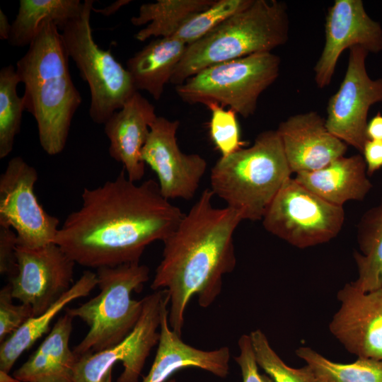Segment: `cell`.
<instances>
[{"instance_id": "6da1fadb", "label": "cell", "mask_w": 382, "mask_h": 382, "mask_svg": "<svg viewBox=\"0 0 382 382\" xmlns=\"http://www.w3.org/2000/svg\"><path fill=\"white\" fill-rule=\"evenodd\" d=\"M81 199L54 243L75 263L90 268L139 262L146 247L163 241L184 215L163 196L157 182L137 185L124 168L114 180L84 188Z\"/></svg>"}, {"instance_id": "7a4b0ae2", "label": "cell", "mask_w": 382, "mask_h": 382, "mask_svg": "<svg viewBox=\"0 0 382 382\" xmlns=\"http://www.w3.org/2000/svg\"><path fill=\"white\" fill-rule=\"evenodd\" d=\"M214 196L205 189L163 241L162 259L151 284L154 291H168V323L180 335L192 296H197L201 307H209L221 293L223 276L236 265L233 233L242 219L228 207H214Z\"/></svg>"}, {"instance_id": "3957f363", "label": "cell", "mask_w": 382, "mask_h": 382, "mask_svg": "<svg viewBox=\"0 0 382 382\" xmlns=\"http://www.w3.org/2000/svg\"><path fill=\"white\" fill-rule=\"evenodd\" d=\"M69 58L57 25L46 21L16 62L24 86L25 109L33 116L40 146L50 156L64 150L72 119L82 102L71 79Z\"/></svg>"}, {"instance_id": "277c9868", "label": "cell", "mask_w": 382, "mask_h": 382, "mask_svg": "<svg viewBox=\"0 0 382 382\" xmlns=\"http://www.w3.org/2000/svg\"><path fill=\"white\" fill-rule=\"evenodd\" d=\"M286 5L277 0H253L198 41L187 45L170 83L176 86L216 64L253 54L271 52L289 39Z\"/></svg>"}, {"instance_id": "5b68a950", "label": "cell", "mask_w": 382, "mask_h": 382, "mask_svg": "<svg viewBox=\"0 0 382 382\" xmlns=\"http://www.w3.org/2000/svg\"><path fill=\"white\" fill-rule=\"evenodd\" d=\"M291 173L278 132L267 130L250 146L221 156L211 169L210 189L242 220H260Z\"/></svg>"}, {"instance_id": "8992f818", "label": "cell", "mask_w": 382, "mask_h": 382, "mask_svg": "<svg viewBox=\"0 0 382 382\" xmlns=\"http://www.w3.org/2000/svg\"><path fill=\"white\" fill-rule=\"evenodd\" d=\"M100 292L66 313L86 323L89 330L74 347L78 358L110 348L122 341L137 323L144 299H132V292H140L149 279V269L139 262L96 269Z\"/></svg>"}, {"instance_id": "52a82bcc", "label": "cell", "mask_w": 382, "mask_h": 382, "mask_svg": "<svg viewBox=\"0 0 382 382\" xmlns=\"http://www.w3.org/2000/svg\"><path fill=\"white\" fill-rule=\"evenodd\" d=\"M280 57L271 52L253 54L209 66L175 86L189 104L216 103L242 117L253 115L260 95L278 78Z\"/></svg>"}, {"instance_id": "ba28073f", "label": "cell", "mask_w": 382, "mask_h": 382, "mask_svg": "<svg viewBox=\"0 0 382 382\" xmlns=\"http://www.w3.org/2000/svg\"><path fill=\"white\" fill-rule=\"evenodd\" d=\"M93 0H85L81 13L69 20L60 30L69 57L91 93L89 115L96 124L107 120L137 91L130 74L95 42L91 26Z\"/></svg>"}, {"instance_id": "9c48e42d", "label": "cell", "mask_w": 382, "mask_h": 382, "mask_svg": "<svg viewBox=\"0 0 382 382\" xmlns=\"http://www.w3.org/2000/svg\"><path fill=\"white\" fill-rule=\"evenodd\" d=\"M264 228L291 245L305 248L329 241L345 221L342 207L332 204L288 179L262 219Z\"/></svg>"}, {"instance_id": "30bf717a", "label": "cell", "mask_w": 382, "mask_h": 382, "mask_svg": "<svg viewBox=\"0 0 382 382\" xmlns=\"http://www.w3.org/2000/svg\"><path fill=\"white\" fill-rule=\"evenodd\" d=\"M143 299L142 313L131 332L110 348L78 358L73 382H100L118 361L124 369L116 382H138L146 359L158 343L162 310L170 301L166 289L154 291Z\"/></svg>"}, {"instance_id": "8fae6325", "label": "cell", "mask_w": 382, "mask_h": 382, "mask_svg": "<svg viewBox=\"0 0 382 382\" xmlns=\"http://www.w3.org/2000/svg\"><path fill=\"white\" fill-rule=\"evenodd\" d=\"M38 178L35 168L16 156L0 176V226L17 234L18 245L35 248L54 243L59 219L49 214L34 192Z\"/></svg>"}, {"instance_id": "7c38bea8", "label": "cell", "mask_w": 382, "mask_h": 382, "mask_svg": "<svg viewBox=\"0 0 382 382\" xmlns=\"http://www.w3.org/2000/svg\"><path fill=\"white\" fill-rule=\"evenodd\" d=\"M349 50L344 79L328 102L325 125L332 135L362 153L368 140L369 110L382 101V79L373 80L369 76L365 64L366 50L360 46Z\"/></svg>"}, {"instance_id": "4fadbf2b", "label": "cell", "mask_w": 382, "mask_h": 382, "mask_svg": "<svg viewBox=\"0 0 382 382\" xmlns=\"http://www.w3.org/2000/svg\"><path fill=\"white\" fill-rule=\"evenodd\" d=\"M17 274L9 279L13 299L29 305L33 316L46 311L74 284L76 264L56 243L16 248Z\"/></svg>"}, {"instance_id": "5bb4252c", "label": "cell", "mask_w": 382, "mask_h": 382, "mask_svg": "<svg viewBox=\"0 0 382 382\" xmlns=\"http://www.w3.org/2000/svg\"><path fill=\"white\" fill-rule=\"evenodd\" d=\"M178 120L157 116L141 151V158L156 173L160 191L167 199H192L207 169L197 154L181 151L177 143Z\"/></svg>"}, {"instance_id": "9a60e30c", "label": "cell", "mask_w": 382, "mask_h": 382, "mask_svg": "<svg viewBox=\"0 0 382 382\" xmlns=\"http://www.w3.org/2000/svg\"><path fill=\"white\" fill-rule=\"evenodd\" d=\"M323 50L314 66L320 88L328 86L344 50L360 46L369 52L382 50V28L366 12L361 0H335L327 12Z\"/></svg>"}, {"instance_id": "2e32d148", "label": "cell", "mask_w": 382, "mask_h": 382, "mask_svg": "<svg viewBox=\"0 0 382 382\" xmlns=\"http://www.w3.org/2000/svg\"><path fill=\"white\" fill-rule=\"evenodd\" d=\"M337 299L341 305L329 325L331 333L358 357L382 361V288L364 292L351 282Z\"/></svg>"}, {"instance_id": "e0dca14e", "label": "cell", "mask_w": 382, "mask_h": 382, "mask_svg": "<svg viewBox=\"0 0 382 382\" xmlns=\"http://www.w3.org/2000/svg\"><path fill=\"white\" fill-rule=\"evenodd\" d=\"M292 173L320 169L345 156L347 145L327 129L316 111L289 117L276 129Z\"/></svg>"}, {"instance_id": "ac0fdd59", "label": "cell", "mask_w": 382, "mask_h": 382, "mask_svg": "<svg viewBox=\"0 0 382 382\" xmlns=\"http://www.w3.org/2000/svg\"><path fill=\"white\" fill-rule=\"evenodd\" d=\"M154 106L137 91L104 124L109 154L121 163L127 178L138 182L145 173L141 151L156 119Z\"/></svg>"}, {"instance_id": "d6986e66", "label": "cell", "mask_w": 382, "mask_h": 382, "mask_svg": "<svg viewBox=\"0 0 382 382\" xmlns=\"http://www.w3.org/2000/svg\"><path fill=\"white\" fill-rule=\"evenodd\" d=\"M168 306L169 302L163 306L157 351L152 366L142 382H166L177 371L190 367L199 368L225 378L229 371V348L222 347L205 351L185 343L181 335L169 325Z\"/></svg>"}, {"instance_id": "ffe728a7", "label": "cell", "mask_w": 382, "mask_h": 382, "mask_svg": "<svg viewBox=\"0 0 382 382\" xmlns=\"http://www.w3.org/2000/svg\"><path fill=\"white\" fill-rule=\"evenodd\" d=\"M364 157L341 156L326 166L297 173L294 179L324 200L343 207L349 200H362L372 187Z\"/></svg>"}, {"instance_id": "44dd1931", "label": "cell", "mask_w": 382, "mask_h": 382, "mask_svg": "<svg viewBox=\"0 0 382 382\" xmlns=\"http://www.w3.org/2000/svg\"><path fill=\"white\" fill-rule=\"evenodd\" d=\"M73 317L62 316L30 355L13 374L21 382H73L77 357L69 347Z\"/></svg>"}, {"instance_id": "7402d4cb", "label": "cell", "mask_w": 382, "mask_h": 382, "mask_svg": "<svg viewBox=\"0 0 382 382\" xmlns=\"http://www.w3.org/2000/svg\"><path fill=\"white\" fill-rule=\"evenodd\" d=\"M186 47L176 38L158 37L128 59L126 69L136 90L145 91L158 100L165 86L170 83Z\"/></svg>"}, {"instance_id": "603a6c76", "label": "cell", "mask_w": 382, "mask_h": 382, "mask_svg": "<svg viewBox=\"0 0 382 382\" xmlns=\"http://www.w3.org/2000/svg\"><path fill=\"white\" fill-rule=\"evenodd\" d=\"M98 284L96 273L83 272L80 278L46 311L27 320L0 345V371L8 373L16 360L44 334L48 332L54 317L70 302L87 296Z\"/></svg>"}, {"instance_id": "cb8c5ba5", "label": "cell", "mask_w": 382, "mask_h": 382, "mask_svg": "<svg viewBox=\"0 0 382 382\" xmlns=\"http://www.w3.org/2000/svg\"><path fill=\"white\" fill-rule=\"evenodd\" d=\"M83 7L80 0H20L7 41L14 47L29 46L46 21L54 23L61 30Z\"/></svg>"}, {"instance_id": "d4e9b609", "label": "cell", "mask_w": 382, "mask_h": 382, "mask_svg": "<svg viewBox=\"0 0 382 382\" xmlns=\"http://www.w3.org/2000/svg\"><path fill=\"white\" fill-rule=\"evenodd\" d=\"M357 229L361 253H354L359 276L352 284L368 292L382 288V198L363 215Z\"/></svg>"}, {"instance_id": "484cf974", "label": "cell", "mask_w": 382, "mask_h": 382, "mask_svg": "<svg viewBox=\"0 0 382 382\" xmlns=\"http://www.w3.org/2000/svg\"><path fill=\"white\" fill-rule=\"evenodd\" d=\"M216 0H157L140 6L139 13L130 21L134 26L146 25L134 38L145 41L151 37H171L189 16L205 10Z\"/></svg>"}, {"instance_id": "4316f807", "label": "cell", "mask_w": 382, "mask_h": 382, "mask_svg": "<svg viewBox=\"0 0 382 382\" xmlns=\"http://www.w3.org/2000/svg\"><path fill=\"white\" fill-rule=\"evenodd\" d=\"M320 382H382V361L359 357L350 364L332 361L306 347L296 350Z\"/></svg>"}, {"instance_id": "83f0119b", "label": "cell", "mask_w": 382, "mask_h": 382, "mask_svg": "<svg viewBox=\"0 0 382 382\" xmlns=\"http://www.w3.org/2000/svg\"><path fill=\"white\" fill-rule=\"evenodd\" d=\"M21 83L16 68L11 64L0 70V158L13 150L16 137L21 130L23 112L25 110L23 97L17 93Z\"/></svg>"}, {"instance_id": "f1b7e54d", "label": "cell", "mask_w": 382, "mask_h": 382, "mask_svg": "<svg viewBox=\"0 0 382 382\" xmlns=\"http://www.w3.org/2000/svg\"><path fill=\"white\" fill-rule=\"evenodd\" d=\"M253 1V0H216L208 8L186 18L169 37L176 38L186 45H191L231 16L248 7Z\"/></svg>"}, {"instance_id": "f546056e", "label": "cell", "mask_w": 382, "mask_h": 382, "mask_svg": "<svg viewBox=\"0 0 382 382\" xmlns=\"http://www.w3.org/2000/svg\"><path fill=\"white\" fill-rule=\"evenodd\" d=\"M257 364L273 382H320L308 366L294 369L286 365L270 345L260 329L250 334Z\"/></svg>"}, {"instance_id": "4dcf8cb0", "label": "cell", "mask_w": 382, "mask_h": 382, "mask_svg": "<svg viewBox=\"0 0 382 382\" xmlns=\"http://www.w3.org/2000/svg\"><path fill=\"white\" fill-rule=\"evenodd\" d=\"M207 107L211 111L210 137L221 156H227L243 148L244 142L241 139L236 112L231 109L225 110L216 103H210Z\"/></svg>"}, {"instance_id": "1f68e13d", "label": "cell", "mask_w": 382, "mask_h": 382, "mask_svg": "<svg viewBox=\"0 0 382 382\" xmlns=\"http://www.w3.org/2000/svg\"><path fill=\"white\" fill-rule=\"evenodd\" d=\"M10 284L0 291V342L16 331L30 318L33 317L32 308L27 304L16 305Z\"/></svg>"}, {"instance_id": "d6a6232c", "label": "cell", "mask_w": 382, "mask_h": 382, "mask_svg": "<svg viewBox=\"0 0 382 382\" xmlns=\"http://www.w3.org/2000/svg\"><path fill=\"white\" fill-rule=\"evenodd\" d=\"M238 344L240 352L234 359L240 366L243 382H273L268 375L258 371L250 335H243Z\"/></svg>"}, {"instance_id": "836d02e7", "label": "cell", "mask_w": 382, "mask_h": 382, "mask_svg": "<svg viewBox=\"0 0 382 382\" xmlns=\"http://www.w3.org/2000/svg\"><path fill=\"white\" fill-rule=\"evenodd\" d=\"M17 234L8 226H0V274L9 279L18 272Z\"/></svg>"}, {"instance_id": "e575fe53", "label": "cell", "mask_w": 382, "mask_h": 382, "mask_svg": "<svg viewBox=\"0 0 382 382\" xmlns=\"http://www.w3.org/2000/svg\"><path fill=\"white\" fill-rule=\"evenodd\" d=\"M362 154L368 175H371L382 168V141L367 140Z\"/></svg>"}, {"instance_id": "d590c367", "label": "cell", "mask_w": 382, "mask_h": 382, "mask_svg": "<svg viewBox=\"0 0 382 382\" xmlns=\"http://www.w3.org/2000/svg\"><path fill=\"white\" fill-rule=\"evenodd\" d=\"M366 134L368 140L382 141V115L380 112L368 122Z\"/></svg>"}, {"instance_id": "8d00e7d4", "label": "cell", "mask_w": 382, "mask_h": 382, "mask_svg": "<svg viewBox=\"0 0 382 382\" xmlns=\"http://www.w3.org/2000/svg\"><path fill=\"white\" fill-rule=\"evenodd\" d=\"M11 29V23H9L6 15L2 9H0V39L8 40Z\"/></svg>"}, {"instance_id": "74e56055", "label": "cell", "mask_w": 382, "mask_h": 382, "mask_svg": "<svg viewBox=\"0 0 382 382\" xmlns=\"http://www.w3.org/2000/svg\"><path fill=\"white\" fill-rule=\"evenodd\" d=\"M129 2H131V1H129V0H119V1H117L114 3H112V4H110V6L104 8H102V9H96L94 7L93 8V11L97 12V13H100L101 14L104 15V16H110V15H112V13H115L120 8H121L122 6H125V5H127V4H129Z\"/></svg>"}, {"instance_id": "f35d334b", "label": "cell", "mask_w": 382, "mask_h": 382, "mask_svg": "<svg viewBox=\"0 0 382 382\" xmlns=\"http://www.w3.org/2000/svg\"><path fill=\"white\" fill-rule=\"evenodd\" d=\"M0 382H21L13 376H11L8 373L0 371Z\"/></svg>"}, {"instance_id": "ab89813d", "label": "cell", "mask_w": 382, "mask_h": 382, "mask_svg": "<svg viewBox=\"0 0 382 382\" xmlns=\"http://www.w3.org/2000/svg\"><path fill=\"white\" fill-rule=\"evenodd\" d=\"M112 368L110 369L100 382H112Z\"/></svg>"}, {"instance_id": "60d3db41", "label": "cell", "mask_w": 382, "mask_h": 382, "mask_svg": "<svg viewBox=\"0 0 382 382\" xmlns=\"http://www.w3.org/2000/svg\"><path fill=\"white\" fill-rule=\"evenodd\" d=\"M166 382H176L175 379H170L166 381Z\"/></svg>"}]
</instances>
